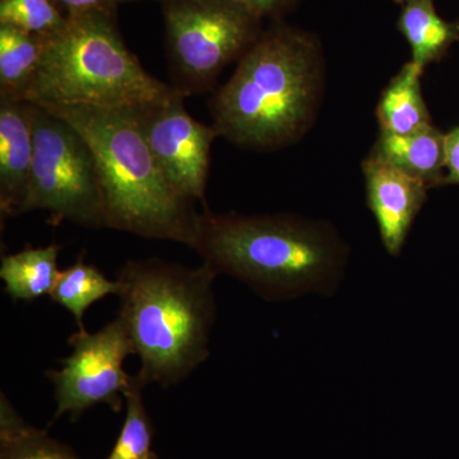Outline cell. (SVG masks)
<instances>
[{
	"mask_svg": "<svg viewBox=\"0 0 459 459\" xmlns=\"http://www.w3.org/2000/svg\"><path fill=\"white\" fill-rule=\"evenodd\" d=\"M66 16L54 0H0V25L49 38L65 26Z\"/></svg>",
	"mask_w": 459,
	"mask_h": 459,
	"instance_id": "ffe728a7",
	"label": "cell"
},
{
	"mask_svg": "<svg viewBox=\"0 0 459 459\" xmlns=\"http://www.w3.org/2000/svg\"><path fill=\"white\" fill-rule=\"evenodd\" d=\"M369 156L421 180L429 189L446 186V133L435 126L410 134L380 132Z\"/></svg>",
	"mask_w": 459,
	"mask_h": 459,
	"instance_id": "7c38bea8",
	"label": "cell"
},
{
	"mask_svg": "<svg viewBox=\"0 0 459 459\" xmlns=\"http://www.w3.org/2000/svg\"><path fill=\"white\" fill-rule=\"evenodd\" d=\"M131 0H54L65 16L96 11V9L117 8L119 3Z\"/></svg>",
	"mask_w": 459,
	"mask_h": 459,
	"instance_id": "603a6c76",
	"label": "cell"
},
{
	"mask_svg": "<svg viewBox=\"0 0 459 459\" xmlns=\"http://www.w3.org/2000/svg\"><path fill=\"white\" fill-rule=\"evenodd\" d=\"M446 184H459V126L446 133Z\"/></svg>",
	"mask_w": 459,
	"mask_h": 459,
	"instance_id": "7402d4cb",
	"label": "cell"
},
{
	"mask_svg": "<svg viewBox=\"0 0 459 459\" xmlns=\"http://www.w3.org/2000/svg\"><path fill=\"white\" fill-rule=\"evenodd\" d=\"M162 3L166 2V0H161Z\"/></svg>",
	"mask_w": 459,
	"mask_h": 459,
	"instance_id": "d4e9b609",
	"label": "cell"
},
{
	"mask_svg": "<svg viewBox=\"0 0 459 459\" xmlns=\"http://www.w3.org/2000/svg\"><path fill=\"white\" fill-rule=\"evenodd\" d=\"M117 8L66 16L47 38L26 102L42 107L140 108L179 93L148 74L124 44Z\"/></svg>",
	"mask_w": 459,
	"mask_h": 459,
	"instance_id": "5b68a950",
	"label": "cell"
},
{
	"mask_svg": "<svg viewBox=\"0 0 459 459\" xmlns=\"http://www.w3.org/2000/svg\"><path fill=\"white\" fill-rule=\"evenodd\" d=\"M219 274L159 258L129 261L117 281L122 316L141 360L138 382L168 388L210 358L216 320L213 283Z\"/></svg>",
	"mask_w": 459,
	"mask_h": 459,
	"instance_id": "3957f363",
	"label": "cell"
},
{
	"mask_svg": "<svg viewBox=\"0 0 459 459\" xmlns=\"http://www.w3.org/2000/svg\"><path fill=\"white\" fill-rule=\"evenodd\" d=\"M424 72L406 63L383 90L376 111L380 132L410 134L434 126L422 96Z\"/></svg>",
	"mask_w": 459,
	"mask_h": 459,
	"instance_id": "4fadbf2b",
	"label": "cell"
},
{
	"mask_svg": "<svg viewBox=\"0 0 459 459\" xmlns=\"http://www.w3.org/2000/svg\"><path fill=\"white\" fill-rule=\"evenodd\" d=\"M0 459H78L71 449L30 427L2 394L0 404Z\"/></svg>",
	"mask_w": 459,
	"mask_h": 459,
	"instance_id": "ac0fdd59",
	"label": "cell"
},
{
	"mask_svg": "<svg viewBox=\"0 0 459 459\" xmlns=\"http://www.w3.org/2000/svg\"><path fill=\"white\" fill-rule=\"evenodd\" d=\"M152 459H156V457H153Z\"/></svg>",
	"mask_w": 459,
	"mask_h": 459,
	"instance_id": "484cf974",
	"label": "cell"
},
{
	"mask_svg": "<svg viewBox=\"0 0 459 459\" xmlns=\"http://www.w3.org/2000/svg\"><path fill=\"white\" fill-rule=\"evenodd\" d=\"M144 386L132 377V385L126 394V421L115 444L113 452L108 459H152L151 453L152 443V427L144 407Z\"/></svg>",
	"mask_w": 459,
	"mask_h": 459,
	"instance_id": "d6986e66",
	"label": "cell"
},
{
	"mask_svg": "<svg viewBox=\"0 0 459 459\" xmlns=\"http://www.w3.org/2000/svg\"><path fill=\"white\" fill-rule=\"evenodd\" d=\"M230 2L237 3L241 7L247 8V11L261 17L262 20L268 18V20L277 22L290 12L294 11L300 0H230Z\"/></svg>",
	"mask_w": 459,
	"mask_h": 459,
	"instance_id": "44dd1931",
	"label": "cell"
},
{
	"mask_svg": "<svg viewBox=\"0 0 459 459\" xmlns=\"http://www.w3.org/2000/svg\"><path fill=\"white\" fill-rule=\"evenodd\" d=\"M193 249L217 274L268 301L332 296L350 247L331 222L294 213H199Z\"/></svg>",
	"mask_w": 459,
	"mask_h": 459,
	"instance_id": "7a4b0ae2",
	"label": "cell"
},
{
	"mask_svg": "<svg viewBox=\"0 0 459 459\" xmlns=\"http://www.w3.org/2000/svg\"><path fill=\"white\" fill-rule=\"evenodd\" d=\"M33 162L29 104L0 96V213H23Z\"/></svg>",
	"mask_w": 459,
	"mask_h": 459,
	"instance_id": "8fae6325",
	"label": "cell"
},
{
	"mask_svg": "<svg viewBox=\"0 0 459 459\" xmlns=\"http://www.w3.org/2000/svg\"><path fill=\"white\" fill-rule=\"evenodd\" d=\"M29 104L33 162L23 213L45 211L50 222L104 229L101 179L82 133L42 105Z\"/></svg>",
	"mask_w": 459,
	"mask_h": 459,
	"instance_id": "8992f818",
	"label": "cell"
},
{
	"mask_svg": "<svg viewBox=\"0 0 459 459\" xmlns=\"http://www.w3.org/2000/svg\"><path fill=\"white\" fill-rule=\"evenodd\" d=\"M186 96L134 108L135 117L156 161L172 188L189 201L204 202L211 150L219 132L186 111Z\"/></svg>",
	"mask_w": 459,
	"mask_h": 459,
	"instance_id": "9c48e42d",
	"label": "cell"
},
{
	"mask_svg": "<svg viewBox=\"0 0 459 459\" xmlns=\"http://www.w3.org/2000/svg\"><path fill=\"white\" fill-rule=\"evenodd\" d=\"M325 91L322 42L277 21L238 59L208 108L220 137L271 152L303 140L316 122Z\"/></svg>",
	"mask_w": 459,
	"mask_h": 459,
	"instance_id": "6da1fadb",
	"label": "cell"
},
{
	"mask_svg": "<svg viewBox=\"0 0 459 459\" xmlns=\"http://www.w3.org/2000/svg\"><path fill=\"white\" fill-rule=\"evenodd\" d=\"M120 291L117 280H108L95 265L82 261L60 271L50 299L74 316L78 328L84 329L83 316L93 304Z\"/></svg>",
	"mask_w": 459,
	"mask_h": 459,
	"instance_id": "e0dca14e",
	"label": "cell"
},
{
	"mask_svg": "<svg viewBox=\"0 0 459 459\" xmlns=\"http://www.w3.org/2000/svg\"><path fill=\"white\" fill-rule=\"evenodd\" d=\"M164 18L171 84L186 98L213 90L264 31L261 17L230 0H166Z\"/></svg>",
	"mask_w": 459,
	"mask_h": 459,
	"instance_id": "52a82bcc",
	"label": "cell"
},
{
	"mask_svg": "<svg viewBox=\"0 0 459 459\" xmlns=\"http://www.w3.org/2000/svg\"><path fill=\"white\" fill-rule=\"evenodd\" d=\"M72 353L63 359L62 368L48 370L56 392V419L71 413L77 418L96 404L122 409L123 398L132 385V377L124 371V361L135 355L132 338L122 316L90 333L78 329L68 341Z\"/></svg>",
	"mask_w": 459,
	"mask_h": 459,
	"instance_id": "ba28073f",
	"label": "cell"
},
{
	"mask_svg": "<svg viewBox=\"0 0 459 459\" xmlns=\"http://www.w3.org/2000/svg\"><path fill=\"white\" fill-rule=\"evenodd\" d=\"M47 38L0 25V96L26 101Z\"/></svg>",
	"mask_w": 459,
	"mask_h": 459,
	"instance_id": "2e32d148",
	"label": "cell"
},
{
	"mask_svg": "<svg viewBox=\"0 0 459 459\" xmlns=\"http://www.w3.org/2000/svg\"><path fill=\"white\" fill-rule=\"evenodd\" d=\"M60 247H27L13 255H3L0 279L4 291L14 301H33L51 294L59 277Z\"/></svg>",
	"mask_w": 459,
	"mask_h": 459,
	"instance_id": "9a60e30c",
	"label": "cell"
},
{
	"mask_svg": "<svg viewBox=\"0 0 459 459\" xmlns=\"http://www.w3.org/2000/svg\"><path fill=\"white\" fill-rule=\"evenodd\" d=\"M45 108L74 126L92 148L108 229L192 247L199 216L195 202L181 197L166 179L134 108Z\"/></svg>",
	"mask_w": 459,
	"mask_h": 459,
	"instance_id": "277c9868",
	"label": "cell"
},
{
	"mask_svg": "<svg viewBox=\"0 0 459 459\" xmlns=\"http://www.w3.org/2000/svg\"><path fill=\"white\" fill-rule=\"evenodd\" d=\"M395 3H400V4L404 5L407 3L415 2V0H394Z\"/></svg>",
	"mask_w": 459,
	"mask_h": 459,
	"instance_id": "cb8c5ba5",
	"label": "cell"
},
{
	"mask_svg": "<svg viewBox=\"0 0 459 459\" xmlns=\"http://www.w3.org/2000/svg\"><path fill=\"white\" fill-rule=\"evenodd\" d=\"M397 26L410 44L411 62L422 71L439 62L459 40V23L440 17L434 0H415L402 5Z\"/></svg>",
	"mask_w": 459,
	"mask_h": 459,
	"instance_id": "5bb4252c",
	"label": "cell"
},
{
	"mask_svg": "<svg viewBox=\"0 0 459 459\" xmlns=\"http://www.w3.org/2000/svg\"><path fill=\"white\" fill-rule=\"evenodd\" d=\"M368 207L380 240L389 255L398 256L406 246L416 217L428 201V186L394 166L368 156L362 161Z\"/></svg>",
	"mask_w": 459,
	"mask_h": 459,
	"instance_id": "30bf717a",
	"label": "cell"
}]
</instances>
